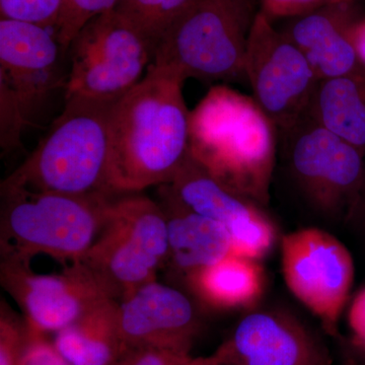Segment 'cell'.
<instances>
[{
	"mask_svg": "<svg viewBox=\"0 0 365 365\" xmlns=\"http://www.w3.org/2000/svg\"><path fill=\"white\" fill-rule=\"evenodd\" d=\"M182 365H220L209 357H198V359H192L191 356L189 357L186 361L182 364Z\"/></svg>",
	"mask_w": 365,
	"mask_h": 365,
	"instance_id": "obj_30",
	"label": "cell"
},
{
	"mask_svg": "<svg viewBox=\"0 0 365 365\" xmlns=\"http://www.w3.org/2000/svg\"><path fill=\"white\" fill-rule=\"evenodd\" d=\"M307 113L365 155V67L321 79Z\"/></svg>",
	"mask_w": 365,
	"mask_h": 365,
	"instance_id": "obj_19",
	"label": "cell"
},
{
	"mask_svg": "<svg viewBox=\"0 0 365 365\" xmlns=\"http://www.w3.org/2000/svg\"><path fill=\"white\" fill-rule=\"evenodd\" d=\"M349 35L360 63L365 67V20L353 21Z\"/></svg>",
	"mask_w": 365,
	"mask_h": 365,
	"instance_id": "obj_29",
	"label": "cell"
},
{
	"mask_svg": "<svg viewBox=\"0 0 365 365\" xmlns=\"http://www.w3.org/2000/svg\"><path fill=\"white\" fill-rule=\"evenodd\" d=\"M169 254L167 218L160 203L138 193L108 205L104 227L81 259L113 299H126L158 280Z\"/></svg>",
	"mask_w": 365,
	"mask_h": 365,
	"instance_id": "obj_6",
	"label": "cell"
},
{
	"mask_svg": "<svg viewBox=\"0 0 365 365\" xmlns=\"http://www.w3.org/2000/svg\"><path fill=\"white\" fill-rule=\"evenodd\" d=\"M111 197L35 192L1 182L2 261L30 264L37 255L81 260L104 227Z\"/></svg>",
	"mask_w": 365,
	"mask_h": 365,
	"instance_id": "obj_4",
	"label": "cell"
},
{
	"mask_svg": "<svg viewBox=\"0 0 365 365\" xmlns=\"http://www.w3.org/2000/svg\"><path fill=\"white\" fill-rule=\"evenodd\" d=\"M278 133L254 98L227 86L211 88L190 112L189 153L237 195L266 203Z\"/></svg>",
	"mask_w": 365,
	"mask_h": 365,
	"instance_id": "obj_2",
	"label": "cell"
},
{
	"mask_svg": "<svg viewBox=\"0 0 365 365\" xmlns=\"http://www.w3.org/2000/svg\"><path fill=\"white\" fill-rule=\"evenodd\" d=\"M62 0H0L1 19L54 29Z\"/></svg>",
	"mask_w": 365,
	"mask_h": 365,
	"instance_id": "obj_23",
	"label": "cell"
},
{
	"mask_svg": "<svg viewBox=\"0 0 365 365\" xmlns=\"http://www.w3.org/2000/svg\"><path fill=\"white\" fill-rule=\"evenodd\" d=\"M0 282L23 312L26 325L47 335L113 299L81 261L67 264L60 273L39 274L30 264L1 260Z\"/></svg>",
	"mask_w": 365,
	"mask_h": 365,
	"instance_id": "obj_12",
	"label": "cell"
},
{
	"mask_svg": "<svg viewBox=\"0 0 365 365\" xmlns=\"http://www.w3.org/2000/svg\"><path fill=\"white\" fill-rule=\"evenodd\" d=\"M282 273L288 289L336 335L354 280V262L344 245L319 228L284 235Z\"/></svg>",
	"mask_w": 365,
	"mask_h": 365,
	"instance_id": "obj_11",
	"label": "cell"
},
{
	"mask_svg": "<svg viewBox=\"0 0 365 365\" xmlns=\"http://www.w3.org/2000/svg\"><path fill=\"white\" fill-rule=\"evenodd\" d=\"M353 209H364L365 210V175L361 189H360L359 198H357L356 204H355L354 208Z\"/></svg>",
	"mask_w": 365,
	"mask_h": 365,
	"instance_id": "obj_31",
	"label": "cell"
},
{
	"mask_svg": "<svg viewBox=\"0 0 365 365\" xmlns=\"http://www.w3.org/2000/svg\"><path fill=\"white\" fill-rule=\"evenodd\" d=\"M118 304L109 299L54 334L55 347L71 365H114L130 348L122 339Z\"/></svg>",
	"mask_w": 365,
	"mask_h": 365,
	"instance_id": "obj_18",
	"label": "cell"
},
{
	"mask_svg": "<svg viewBox=\"0 0 365 365\" xmlns=\"http://www.w3.org/2000/svg\"><path fill=\"white\" fill-rule=\"evenodd\" d=\"M160 196L168 225L167 264L189 280L232 252V241L222 223L182 207Z\"/></svg>",
	"mask_w": 365,
	"mask_h": 365,
	"instance_id": "obj_17",
	"label": "cell"
},
{
	"mask_svg": "<svg viewBox=\"0 0 365 365\" xmlns=\"http://www.w3.org/2000/svg\"><path fill=\"white\" fill-rule=\"evenodd\" d=\"M115 102L72 98L7 184L35 192L112 197L108 182L110 114Z\"/></svg>",
	"mask_w": 365,
	"mask_h": 365,
	"instance_id": "obj_3",
	"label": "cell"
},
{
	"mask_svg": "<svg viewBox=\"0 0 365 365\" xmlns=\"http://www.w3.org/2000/svg\"><path fill=\"white\" fill-rule=\"evenodd\" d=\"M259 11L256 0H193L163 36L148 67L184 81H244L250 32Z\"/></svg>",
	"mask_w": 365,
	"mask_h": 365,
	"instance_id": "obj_5",
	"label": "cell"
},
{
	"mask_svg": "<svg viewBox=\"0 0 365 365\" xmlns=\"http://www.w3.org/2000/svg\"><path fill=\"white\" fill-rule=\"evenodd\" d=\"M118 323L129 348H160L186 354L199 328L188 297L158 280L120 300Z\"/></svg>",
	"mask_w": 365,
	"mask_h": 365,
	"instance_id": "obj_15",
	"label": "cell"
},
{
	"mask_svg": "<svg viewBox=\"0 0 365 365\" xmlns=\"http://www.w3.org/2000/svg\"><path fill=\"white\" fill-rule=\"evenodd\" d=\"M352 0H327L330 4H343V2H351Z\"/></svg>",
	"mask_w": 365,
	"mask_h": 365,
	"instance_id": "obj_32",
	"label": "cell"
},
{
	"mask_svg": "<svg viewBox=\"0 0 365 365\" xmlns=\"http://www.w3.org/2000/svg\"><path fill=\"white\" fill-rule=\"evenodd\" d=\"M192 1L193 0H120L115 11L143 38L153 57L163 36Z\"/></svg>",
	"mask_w": 365,
	"mask_h": 365,
	"instance_id": "obj_21",
	"label": "cell"
},
{
	"mask_svg": "<svg viewBox=\"0 0 365 365\" xmlns=\"http://www.w3.org/2000/svg\"><path fill=\"white\" fill-rule=\"evenodd\" d=\"M184 79L165 69L143 78L113 104L108 182L113 194L139 193L172 181L189 153Z\"/></svg>",
	"mask_w": 365,
	"mask_h": 365,
	"instance_id": "obj_1",
	"label": "cell"
},
{
	"mask_svg": "<svg viewBox=\"0 0 365 365\" xmlns=\"http://www.w3.org/2000/svg\"><path fill=\"white\" fill-rule=\"evenodd\" d=\"M120 0H62L58 21L53 29L62 50L66 53L76 35L93 19L115 11Z\"/></svg>",
	"mask_w": 365,
	"mask_h": 365,
	"instance_id": "obj_22",
	"label": "cell"
},
{
	"mask_svg": "<svg viewBox=\"0 0 365 365\" xmlns=\"http://www.w3.org/2000/svg\"><path fill=\"white\" fill-rule=\"evenodd\" d=\"M62 50L52 29L0 20V134L21 138L31 112L56 88H66Z\"/></svg>",
	"mask_w": 365,
	"mask_h": 365,
	"instance_id": "obj_7",
	"label": "cell"
},
{
	"mask_svg": "<svg viewBox=\"0 0 365 365\" xmlns=\"http://www.w3.org/2000/svg\"><path fill=\"white\" fill-rule=\"evenodd\" d=\"M20 365H71L55 347L47 334L26 325V339Z\"/></svg>",
	"mask_w": 365,
	"mask_h": 365,
	"instance_id": "obj_25",
	"label": "cell"
},
{
	"mask_svg": "<svg viewBox=\"0 0 365 365\" xmlns=\"http://www.w3.org/2000/svg\"><path fill=\"white\" fill-rule=\"evenodd\" d=\"M153 55L135 29L116 11L93 19L67 51L64 98L116 102L143 79Z\"/></svg>",
	"mask_w": 365,
	"mask_h": 365,
	"instance_id": "obj_8",
	"label": "cell"
},
{
	"mask_svg": "<svg viewBox=\"0 0 365 365\" xmlns=\"http://www.w3.org/2000/svg\"><path fill=\"white\" fill-rule=\"evenodd\" d=\"M190 287L216 309L248 307L263 294L265 277L258 262L230 253L188 280Z\"/></svg>",
	"mask_w": 365,
	"mask_h": 365,
	"instance_id": "obj_20",
	"label": "cell"
},
{
	"mask_svg": "<svg viewBox=\"0 0 365 365\" xmlns=\"http://www.w3.org/2000/svg\"><path fill=\"white\" fill-rule=\"evenodd\" d=\"M348 323L353 344L365 353V288L360 290L352 300L348 313Z\"/></svg>",
	"mask_w": 365,
	"mask_h": 365,
	"instance_id": "obj_28",
	"label": "cell"
},
{
	"mask_svg": "<svg viewBox=\"0 0 365 365\" xmlns=\"http://www.w3.org/2000/svg\"><path fill=\"white\" fill-rule=\"evenodd\" d=\"M210 357L220 365H333L306 327L273 311L247 314Z\"/></svg>",
	"mask_w": 365,
	"mask_h": 365,
	"instance_id": "obj_14",
	"label": "cell"
},
{
	"mask_svg": "<svg viewBox=\"0 0 365 365\" xmlns=\"http://www.w3.org/2000/svg\"><path fill=\"white\" fill-rule=\"evenodd\" d=\"M189 357L186 353L160 348H130L114 365H182Z\"/></svg>",
	"mask_w": 365,
	"mask_h": 365,
	"instance_id": "obj_26",
	"label": "cell"
},
{
	"mask_svg": "<svg viewBox=\"0 0 365 365\" xmlns=\"http://www.w3.org/2000/svg\"><path fill=\"white\" fill-rule=\"evenodd\" d=\"M292 174L319 207L354 208L365 175V155L304 113L277 131Z\"/></svg>",
	"mask_w": 365,
	"mask_h": 365,
	"instance_id": "obj_10",
	"label": "cell"
},
{
	"mask_svg": "<svg viewBox=\"0 0 365 365\" xmlns=\"http://www.w3.org/2000/svg\"><path fill=\"white\" fill-rule=\"evenodd\" d=\"M26 339V324L6 302L0 309V365H20Z\"/></svg>",
	"mask_w": 365,
	"mask_h": 365,
	"instance_id": "obj_24",
	"label": "cell"
},
{
	"mask_svg": "<svg viewBox=\"0 0 365 365\" xmlns=\"http://www.w3.org/2000/svg\"><path fill=\"white\" fill-rule=\"evenodd\" d=\"M349 4L327 2L292 18L281 30L304 53L319 81L364 68L350 39L355 20Z\"/></svg>",
	"mask_w": 365,
	"mask_h": 365,
	"instance_id": "obj_16",
	"label": "cell"
},
{
	"mask_svg": "<svg viewBox=\"0 0 365 365\" xmlns=\"http://www.w3.org/2000/svg\"><path fill=\"white\" fill-rule=\"evenodd\" d=\"M261 11L273 18H295L327 4V0H259Z\"/></svg>",
	"mask_w": 365,
	"mask_h": 365,
	"instance_id": "obj_27",
	"label": "cell"
},
{
	"mask_svg": "<svg viewBox=\"0 0 365 365\" xmlns=\"http://www.w3.org/2000/svg\"><path fill=\"white\" fill-rule=\"evenodd\" d=\"M158 193L222 223L232 237L235 254L259 260L272 247L275 230L270 220L254 203L216 180L190 153L172 181L158 186Z\"/></svg>",
	"mask_w": 365,
	"mask_h": 365,
	"instance_id": "obj_13",
	"label": "cell"
},
{
	"mask_svg": "<svg viewBox=\"0 0 365 365\" xmlns=\"http://www.w3.org/2000/svg\"><path fill=\"white\" fill-rule=\"evenodd\" d=\"M271 21L261 9L255 18L245 74L254 100L279 131L307 112L319 79L304 53Z\"/></svg>",
	"mask_w": 365,
	"mask_h": 365,
	"instance_id": "obj_9",
	"label": "cell"
}]
</instances>
